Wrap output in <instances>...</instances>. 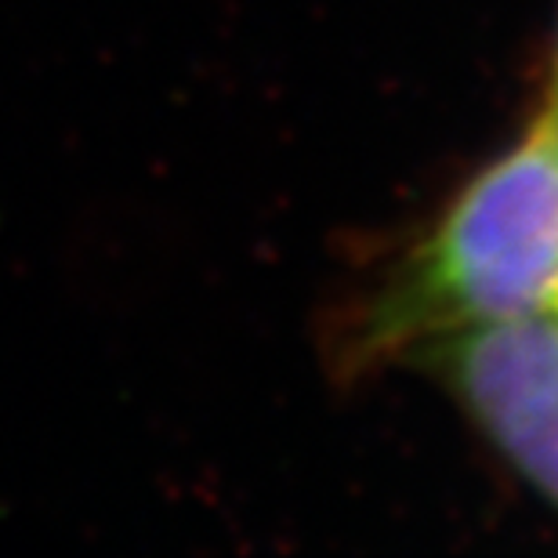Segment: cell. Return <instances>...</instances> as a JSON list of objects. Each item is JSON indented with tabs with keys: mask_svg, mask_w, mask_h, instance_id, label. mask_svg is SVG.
Returning <instances> with one entry per match:
<instances>
[{
	"mask_svg": "<svg viewBox=\"0 0 558 558\" xmlns=\"http://www.w3.org/2000/svg\"><path fill=\"white\" fill-rule=\"evenodd\" d=\"M558 511V305L435 341L407 363Z\"/></svg>",
	"mask_w": 558,
	"mask_h": 558,
	"instance_id": "cell-2",
	"label": "cell"
},
{
	"mask_svg": "<svg viewBox=\"0 0 558 558\" xmlns=\"http://www.w3.org/2000/svg\"><path fill=\"white\" fill-rule=\"evenodd\" d=\"M551 95H558V29H555V81H551Z\"/></svg>",
	"mask_w": 558,
	"mask_h": 558,
	"instance_id": "cell-4",
	"label": "cell"
},
{
	"mask_svg": "<svg viewBox=\"0 0 558 558\" xmlns=\"http://www.w3.org/2000/svg\"><path fill=\"white\" fill-rule=\"evenodd\" d=\"M537 131H541L544 138H548L551 153L558 156V95L548 98V109H544V117L537 120Z\"/></svg>",
	"mask_w": 558,
	"mask_h": 558,
	"instance_id": "cell-3",
	"label": "cell"
},
{
	"mask_svg": "<svg viewBox=\"0 0 558 558\" xmlns=\"http://www.w3.org/2000/svg\"><path fill=\"white\" fill-rule=\"evenodd\" d=\"M558 305V156L537 124L472 174L327 327L341 381L407 366L435 341Z\"/></svg>",
	"mask_w": 558,
	"mask_h": 558,
	"instance_id": "cell-1",
	"label": "cell"
}]
</instances>
